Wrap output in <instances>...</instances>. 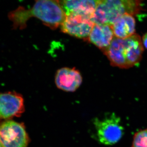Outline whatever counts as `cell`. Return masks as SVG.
<instances>
[{"label":"cell","mask_w":147,"mask_h":147,"mask_svg":"<svg viewBox=\"0 0 147 147\" xmlns=\"http://www.w3.org/2000/svg\"><path fill=\"white\" fill-rule=\"evenodd\" d=\"M35 17L51 29L57 28L65 19L66 14L59 1H37L29 9L19 7L9 14L15 28L23 29L27 21L31 17Z\"/></svg>","instance_id":"6da1fadb"},{"label":"cell","mask_w":147,"mask_h":147,"mask_svg":"<svg viewBox=\"0 0 147 147\" xmlns=\"http://www.w3.org/2000/svg\"><path fill=\"white\" fill-rule=\"evenodd\" d=\"M143 52L141 37L135 33L124 39L114 37L110 45L102 52L113 66L128 69L139 63Z\"/></svg>","instance_id":"7a4b0ae2"},{"label":"cell","mask_w":147,"mask_h":147,"mask_svg":"<svg viewBox=\"0 0 147 147\" xmlns=\"http://www.w3.org/2000/svg\"><path fill=\"white\" fill-rule=\"evenodd\" d=\"M142 2L132 0L99 1L92 17L95 24L112 25L125 13L134 16L142 10Z\"/></svg>","instance_id":"3957f363"},{"label":"cell","mask_w":147,"mask_h":147,"mask_svg":"<svg viewBox=\"0 0 147 147\" xmlns=\"http://www.w3.org/2000/svg\"><path fill=\"white\" fill-rule=\"evenodd\" d=\"M94 124L98 141L102 144H115L123 136L124 129L121 118L115 113L108 114L102 119H95Z\"/></svg>","instance_id":"277c9868"},{"label":"cell","mask_w":147,"mask_h":147,"mask_svg":"<svg viewBox=\"0 0 147 147\" xmlns=\"http://www.w3.org/2000/svg\"><path fill=\"white\" fill-rule=\"evenodd\" d=\"M0 140L3 147H27L29 139L24 124L7 121L0 125Z\"/></svg>","instance_id":"5b68a950"},{"label":"cell","mask_w":147,"mask_h":147,"mask_svg":"<svg viewBox=\"0 0 147 147\" xmlns=\"http://www.w3.org/2000/svg\"><path fill=\"white\" fill-rule=\"evenodd\" d=\"M94 25L91 16L72 13L66 16L61 28L65 33L78 38L88 39Z\"/></svg>","instance_id":"8992f818"},{"label":"cell","mask_w":147,"mask_h":147,"mask_svg":"<svg viewBox=\"0 0 147 147\" xmlns=\"http://www.w3.org/2000/svg\"><path fill=\"white\" fill-rule=\"evenodd\" d=\"M24 98L15 92L0 94V118L19 117L24 111Z\"/></svg>","instance_id":"52a82bcc"},{"label":"cell","mask_w":147,"mask_h":147,"mask_svg":"<svg viewBox=\"0 0 147 147\" xmlns=\"http://www.w3.org/2000/svg\"><path fill=\"white\" fill-rule=\"evenodd\" d=\"M55 82L56 86L60 89L73 92L81 86L82 77L80 72L76 69L63 67L57 71Z\"/></svg>","instance_id":"ba28073f"},{"label":"cell","mask_w":147,"mask_h":147,"mask_svg":"<svg viewBox=\"0 0 147 147\" xmlns=\"http://www.w3.org/2000/svg\"><path fill=\"white\" fill-rule=\"evenodd\" d=\"M99 1L79 0L60 1L66 16L72 14H83L93 17Z\"/></svg>","instance_id":"9c48e42d"},{"label":"cell","mask_w":147,"mask_h":147,"mask_svg":"<svg viewBox=\"0 0 147 147\" xmlns=\"http://www.w3.org/2000/svg\"><path fill=\"white\" fill-rule=\"evenodd\" d=\"M114 37L111 25L95 24L88 39L103 52L110 45Z\"/></svg>","instance_id":"30bf717a"},{"label":"cell","mask_w":147,"mask_h":147,"mask_svg":"<svg viewBox=\"0 0 147 147\" xmlns=\"http://www.w3.org/2000/svg\"><path fill=\"white\" fill-rule=\"evenodd\" d=\"M135 25L133 15L125 13L117 18L111 26L115 36L124 39L135 34Z\"/></svg>","instance_id":"8fae6325"},{"label":"cell","mask_w":147,"mask_h":147,"mask_svg":"<svg viewBox=\"0 0 147 147\" xmlns=\"http://www.w3.org/2000/svg\"><path fill=\"white\" fill-rule=\"evenodd\" d=\"M132 147H147V129L138 131L134 134Z\"/></svg>","instance_id":"7c38bea8"},{"label":"cell","mask_w":147,"mask_h":147,"mask_svg":"<svg viewBox=\"0 0 147 147\" xmlns=\"http://www.w3.org/2000/svg\"><path fill=\"white\" fill-rule=\"evenodd\" d=\"M142 42L144 46L147 49V33L144 35L142 38Z\"/></svg>","instance_id":"4fadbf2b"},{"label":"cell","mask_w":147,"mask_h":147,"mask_svg":"<svg viewBox=\"0 0 147 147\" xmlns=\"http://www.w3.org/2000/svg\"><path fill=\"white\" fill-rule=\"evenodd\" d=\"M0 147H3L1 143V140H0Z\"/></svg>","instance_id":"5bb4252c"}]
</instances>
